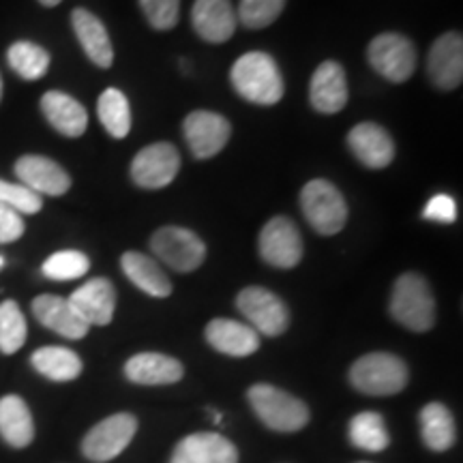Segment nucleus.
Instances as JSON below:
<instances>
[{
    "label": "nucleus",
    "mask_w": 463,
    "mask_h": 463,
    "mask_svg": "<svg viewBox=\"0 0 463 463\" xmlns=\"http://www.w3.org/2000/svg\"><path fill=\"white\" fill-rule=\"evenodd\" d=\"M230 80L242 99L256 106H275L281 101L283 75L275 58L266 52H247L230 69Z\"/></svg>",
    "instance_id": "1"
},
{
    "label": "nucleus",
    "mask_w": 463,
    "mask_h": 463,
    "mask_svg": "<svg viewBox=\"0 0 463 463\" xmlns=\"http://www.w3.org/2000/svg\"><path fill=\"white\" fill-rule=\"evenodd\" d=\"M391 316L414 333L431 331L436 324V298L425 277L403 273L391 294Z\"/></svg>",
    "instance_id": "2"
},
{
    "label": "nucleus",
    "mask_w": 463,
    "mask_h": 463,
    "mask_svg": "<svg viewBox=\"0 0 463 463\" xmlns=\"http://www.w3.org/2000/svg\"><path fill=\"white\" fill-rule=\"evenodd\" d=\"M253 412L269 430L281 433L300 431L309 422V408L289 392L270 384H253L247 391Z\"/></svg>",
    "instance_id": "3"
},
{
    "label": "nucleus",
    "mask_w": 463,
    "mask_h": 463,
    "mask_svg": "<svg viewBox=\"0 0 463 463\" xmlns=\"http://www.w3.org/2000/svg\"><path fill=\"white\" fill-rule=\"evenodd\" d=\"M350 382L363 395L391 397L408 384V367L402 358L389 352H372L352 364Z\"/></svg>",
    "instance_id": "4"
},
{
    "label": "nucleus",
    "mask_w": 463,
    "mask_h": 463,
    "mask_svg": "<svg viewBox=\"0 0 463 463\" xmlns=\"http://www.w3.org/2000/svg\"><path fill=\"white\" fill-rule=\"evenodd\" d=\"M300 208L307 223L317 234L333 236L344 230L347 222V204L341 191L324 178H314L300 191Z\"/></svg>",
    "instance_id": "5"
},
{
    "label": "nucleus",
    "mask_w": 463,
    "mask_h": 463,
    "mask_svg": "<svg viewBox=\"0 0 463 463\" xmlns=\"http://www.w3.org/2000/svg\"><path fill=\"white\" fill-rule=\"evenodd\" d=\"M150 249L161 262L178 270V273H191L200 269L206 260V245L195 232L178 225H165L159 228L150 239Z\"/></svg>",
    "instance_id": "6"
},
{
    "label": "nucleus",
    "mask_w": 463,
    "mask_h": 463,
    "mask_svg": "<svg viewBox=\"0 0 463 463\" xmlns=\"http://www.w3.org/2000/svg\"><path fill=\"white\" fill-rule=\"evenodd\" d=\"M236 307L258 335L279 337L289 326V311L283 300L270 289L249 286L236 297Z\"/></svg>",
    "instance_id": "7"
},
{
    "label": "nucleus",
    "mask_w": 463,
    "mask_h": 463,
    "mask_svg": "<svg viewBox=\"0 0 463 463\" xmlns=\"http://www.w3.org/2000/svg\"><path fill=\"white\" fill-rule=\"evenodd\" d=\"M369 65L389 82H408L416 71V48L399 33H382L367 48Z\"/></svg>",
    "instance_id": "8"
},
{
    "label": "nucleus",
    "mask_w": 463,
    "mask_h": 463,
    "mask_svg": "<svg viewBox=\"0 0 463 463\" xmlns=\"http://www.w3.org/2000/svg\"><path fill=\"white\" fill-rule=\"evenodd\" d=\"M137 431V419L129 412H118L97 422L82 439V453L86 459L106 463L118 457L129 447Z\"/></svg>",
    "instance_id": "9"
},
{
    "label": "nucleus",
    "mask_w": 463,
    "mask_h": 463,
    "mask_svg": "<svg viewBox=\"0 0 463 463\" xmlns=\"http://www.w3.org/2000/svg\"><path fill=\"white\" fill-rule=\"evenodd\" d=\"M260 258L275 269H294L303 260V239L297 223L288 217H273L260 232Z\"/></svg>",
    "instance_id": "10"
},
{
    "label": "nucleus",
    "mask_w": 463,
    "mask_h": 463,
    "mask_svg": "<svg viewBox=\"0 0 463 463\" xmlns=\"http://www.w3.org/2000/svg\"><path fill=\"white\" fill-rule=\"evenodd\" d=\"M181 170V155L174 144L157 142L142 148L131 161V178L142 189H164Z\"/></svg>",
    "instance_id": "11"
},
{
    "label": "nucleus",
    "mask_w": 463,
    "mask_h": 463,
    "mask_svg": "<svg viewBox=\"0 0 463 463\" xmlns=\"http://www.w3.org/2000/svg\"><path fill=\"white\" fill-rule=\"evenodd\" d=\"M183 133L195 159H211L230 142L232 125L222 114L195 109L184 118Z\"/></svg>",
    "instance_id": "12"
},
{
    "label": "nucleus",
    "mask_w": 463,
    "mask_h": 463,
    "mask_svg": "<svg viewBox=\"0 0 463 463\" xmlns=\"http://www.w3.org/2000/svg\"><path fill=\"white\" fill-rule=\"evenodd\" d=\"M427 71L433 86L453 90L463 80V39L461 33H447L436 39L427 58Z\"/></svg>",
    "instance_id": "13"
},
{
    "label": "nucleus",
    "mask_w": 463,
    "mask_h": 463,
    "mask_svg": "<svg viewBox=\"0 0 463 463\" xmlns=\"http://www.w3.org/2000/svg\"><path fill=\"white\" fill-rule=\"evenodd\" d=\"M67 300L75 314L89 326H106L112 322L116 311V289L106 277H97V279L84 283Z\"/></svg>",
    "instance_id": "14"
},
{
    "label": "nucleus",
    "mask_w": 463,
    "mask_h": 463,
    "mask_svg": "<svg viewBox=\"0 0 463 463\" xmlns=\"http://www.w3.org/2000/svg\"><path fill=\"white\" fill-rule=\"evenodd\" d=\"M347 146L369 170H382L395 159V142H392L391 133L375 123H361L350 129Z\"/></svg>",
    "instance_id": "15"
},
{
    "label": "nucleus",
    "mask_w": 463,
    "mask_h": 463,
    "mask_svg": "<svg viewBox=\"0 0 463 463\" xmlns=\"http://www.w3.org/2000/svg\"><path fill=\"white\" fill-rule=\"evenodd\" d=\"M15 176L37 195H62L71 187V176L62 165L42 155H24L17 159Z\"/></svg>",
    "instance_id": "16"
},
{
    "label": "nucleus",
    "mask_w": 463,
    "mask_h": 463,
    "mask_svg": "<svg viewBox=\"0 0 463 463\" xmlns=\"http://www.w3.org/2000/svg\"><path fill=\"white\" fill-rule=\"evenodd\" d=\"M194 31L208 43H225L239 26L236 9L230 0H195L191 9Z\"/></svg>",
    "instance_id": "17"
},
{
    "label": "nucleus",
    "mask_w": 463,
    "mask_h": 463,
    "mask_svg": "<svg viewBox=\"0 0 463 463\" xmlns=\"http://www.w3.org/2000/svg\"><path fill=\"white\" fill-rule=\"evenodd\" d=\"M309 99L320 114H337L347 103L345 69L335 61L322 62L311 75Z\"/></svg>",
    "instance_id": "18"
},
{
    "label": "nucleus",
    "mask_w": 463,
    "mask_h": 463,
    "mask_svg": "<svg viewBox=\"0 0 463 463\" xmlns=\"http://www.w3.org/2000/svg\"><path fill=\"white\" fill-rule=\"evenodd\" d=\"M33 314L39 324L67 339H84L89 335V324L73 311L67 298L54 294H42L33 300Z\"/></svg>",
    "instance_id": "19"
},
{
    "label": "nucleus",
    "mask_w": 463,
    "mask_h": 463,
    "mask_svg": "<svg viewBox=\"0 0 463 463\" xmlns=\"http://www.w3.org/2000/svg\"><path fill=\"white\" fill-rule=\"evenodd\" d=\"M204 335L211 347L225 356H251L260 347V335L249 324L228 320V317H215L208 322Z\"/></svg>",
    "instance_id": "20"
},
{
    "label": "nucleus",
    "mask_w": 463,
    "mask_h": 463,
    "mask_svg": "<svg viewBox=\"0 0 463 463\" xmlns=\"http://www.w3.org/2000/svg\"><path fill=\"white\" fill-rule=\"evenodd\" d=\"M127 380L140 386H161L176 384L183 380L184 369L176 358L159 354V352H142L131 356L125 364Z\"/></svg>",
    "instance_id": "21"
},
{
    "label": "nucleus",
    "mask_w": 463,
    "mask_h": 463,
    "mask_svg": "<svg viewBox=\"0 0 463 463\" xmlns=\"http://www.w3.org/2000/svg\"><path fill=\"white\" fill-rule=\"evenodd\" d=\"M71 24L80 45L97 67L108 69L114 62V48L103 22L89 9H73Z\"/></svg>",
    "instance_id": "22"
},
{
    "label": "nucleus",
    "mask_w": 463,
    "mask_h": 463,
    "mask_svg": "<svg viewBox=\"0 0 463 463\" xmlns=\"http://www.w3.org/2000/svg\"><path fill=\"white\" fill-rule=\"evenodd\" d=\"M42 112L48 118V123L67 137L84 136L86 127H89L86 108L71 95H65L61 90L45 92L42 97Z\"/></svg>",
    "instance_id": "23"
},
{
    "label": "nucleus",
    "mask_w": 463,
    "mask_h": 463,
    "mask_svg": "<svg viewBox=\"0 0 463 463\" xmlns=\"http://www.w3.org/2000/svg\"><path fill=\"white\" fill-rule=\"evenodd\" d=\"M120 266L133 286H137L148 297L165 298L172 294V281L164 273V269L153 258L144 256L140 251H127L120 258Z\"/></svg>",
    "instance_id": "24"
},
{
    "label": "nucleus",
    "mask_w": 463,
    "mask_h": 463,
    "mask_svg": "<svg viewBox=\"0 0 463 463\" xmlns=\"http://www.w3.org/2000/svg\"><path fill=\"white\" fill-rule=\"evenodd\" d=\"M0 436L14 449H26L34 439V422L26 402L17 395L0 399Z\"/></svg>",
    "instance_id": "25"
},
{
    "label": "nucleus",
    "mask_w": 463,
    "mask_h": 463,
    "mask_svg": "<svg viewBox=\"0 0 463 463\" xmlns=\"http://www.w3.org/2000/svg\"><path fill=\"white\" fill-rule=\"evenodd\" d=\"M420 436L427 449L436 450V453H444L453 447L457 430L453 414L447 405L433 402L420 410Z\"/></svg>",
    "instance_id": "26"
},
{
    "label": "nucleus",
    "mask_w": 463,
    "mask_h": 463,
    "mask_svg": "<svg viewBox=\"0 0 463 463\" xmlns=\"http://www.w3.org/2000/svg\"><path fill=\"white\" fill-rule=\"evenodd\" d=\"M31 363L39 373L54 382H71L82 373V358L61 345L39 347L37 352H33Z\"/></svg>",
    "instance_id": "27"
},
{
    "label": "nucleus",
    "mask_w": 463,
    "mask_h": 463,
    "mask_svg": "<svg viewBox=\"0 0 463 463\" xmlns=\"http://www.w3.org/2000/svg\"><path fill=\"white\" fill-rule=\"evenodd\" d=\"M178 444L194 463H239V450L219 433H191Z\"/></svg>",
    "instance_id": "28"
},
{
    "label": "nucleus",
    "mask_w": 463,
    "mask_h": 463,
    "mask_svg": "<svg viewBox=\"0 0 463 463\" xmlns=\"http://www.w3.org/2000/svg\"><path fill=\"white\" fill-rule=\"evenodd\" d=\"M350 442L356 449L367 450V453H382L389 447L391 436L386 430V422L378 412H361L350 420V430H347Z\"/></svg>",
    "instance_id": "29"
},
{
    "label": "nucleus",
    "mask_w": 463,
    "mask_h": 463,
    "mask_svg": "<svg viewBox=\"0 0 463 463\" xmlns=\"http://www.w3.org/2000/svg\"><path fill=\"white\" fill-rule=\"evenodd\" d=\"M97 114H99L101 125L106 127L109 136L116 140H123L131 131V108L127 101L125 92L118 89H108L101 92L99 103H97Z\"/></svg>",
    "instance_id": "30"
},
{
    "label": "nucleus",
    "mask_w": 463,
    "mask_h": 463,
    "mask_svg": "<svg viewBox=\"0 0 463 463\" xmlns=\"http://www.w3.org/2000/svg\"><path fill=\"white\" fill-rule=\"evenodd\" d=\"M7 62L22 80H42L50 69V54L42 45L31 42H15L7 50Z\"/></svg>",
    "instance_id": "31"
},
{
    "label": "nucleus",
    "mask_w": 463,
    "mask_h": 463,
    "mask_svg": "<svg viewBox=\"0 0 463 463\" xmlns=\"http://www.w3.org/2000/svg\"><path fill=\"white\" fill-rule=\"evenodd\" d=\"M26 317L15 300L0 303V352L15 354L26 344Z\"/></svg>",
    "instance_id": "32"
},
{
    "label": "nucleus",
    "mask_w": 463,
    "mask_h": 463,
    "mask_svg": "<svg viewBox=\"0 0 463 463\" xmlns=\"http://www.w3.org/2000/svg\"><path fill=\"white\" fill-rule=\"evenodd\" d=\"M90 260L82 251L67 249V251H56L45 260L42 266V273L52 281H71L80 279L89 273Z\"/></svg>",
    "instance_id": "33"
},
{
    "label": "nucleus",
    "mask_w": 463,
    "mask_h": 463,
    "mask_svg": "<svg viewBox=\"0 0 463 463\" xmlns=\"http://www.w3.org/2000/svg\"><path fill=\"white\" fill-rule=\"evenodd\" d=\"M283 7H286V0H241L236 17H239V24L260 31L273 24L281 15Z\"/></svg>",
    "instance_id": "34"
},
{
    "label": "nucleus",
    "mask_w": 463,
    "mask_h": 463,
    "mask_svg": "<svg viewBox=\"0 0 463 463\" xmlns=\"http://www.w3.org/2000/svg\"><path fill=\"white\" fill-rule=\"evenodd\" d=\"M0 206H7L15 211L17 215H34L42 211L43 200L24 184L7 183L0 178Z\"/></svg>",
    "instance_id": "35"
},
{
    "label": "nucleus",
    "mask_w": 463,
    "mask_h": 463,
    "mask_svg": "<svg viewBox=\"0 0 463 463\" xmlns=\"http://www.w3.org/2000/svg\"><path fill=\"white\" fill-rule=\"evenodd\" d=\"M144 17L155 31H172L181 15V0H140Z\"/></svg>",
    "instance_id": "36"
},
{
    "label": "nucleus",
    "mask_w": 463,
    "mask_h": 463,
    "mask_svg": "<svg viewBox=\"0 0 463 463\" xmlns=\"http://www.w3.org/2000/svg\"><path fill=\"white\" fill-rule=\"evenodd\" d=\"M422 217L430 219V222H438V223H455L457 222V202L447 194L433 195V198L427 202L425 211H422Z\"/></svg>",
    "instance_id": "37"
},
{
    "label": "nucleus",
    "mask_w": 463,
    "mask_h": 463,
    "mask_svg": "<svg viewBox=\"0 0 463 463\" xmlns=\"http://www.w3.org/2000/svg\"><path fill=\"white\" fill-rule=\"evenodd\" d=\"M24 234V219L7 206H0V245H7L22 239Z\"/></svg>",
    "instance_id": "38"
},
{
    "label": "nucleus",
    "mask_w": 463,
    "mask_h": 463,
    "mask_svg": "<svg viewBox=\"0 0 463 463\" xmlns=\"http://www.w3.org/2000/svg\"><path fill=\"white\" fill-rule=\"evenodd\" d=\"M170 463H194V461L189 459L187 453H184L181 444H176V449H174V453H172V459H170Z\"/></svg>",
    "instance_id": "39"
},
{
    "label": "nucleus",
    "mask_w": 463,
    "mask_h": 463,
    "mask_svg": "<svg viewBox=\"0 0 463 463\" xmlns=\"http://www.w3.org/2000/svg\"><path fill=\"white\" fill-rule=\"evenodd\" d=\"M39 3H42L43 7H56V5H61L62 0H39Z\"/></svg>",
    "instance_id": "40"
},
{
    "label": "nucleus",
    "mask_w": 463,
    "mask_h": 463,
    "mask_svg": "<svg viewBox=\"0 0 463 463\" xmlns=\"http://www.w3.org/2000/svg\"><path fill=\"white\" fill-rule=\"evenodd\" d=\"M0 99H3V78H0Z\"/></svg>",
    "instance_id": "41"
},
{
    "label": "nucleus",
    "mask_w": 463,
    "mask_h": 463,
    "mask_svg": "<svg viewBox=\"0 0 463 463\" xmlns=\"http://www.w3.org/2000/svg\"><path fill=\"white\" fill-rule=\"evenodd\" d=\"M3 264H5V258H3V256H0V269H3Z\"/></svg>",
    "instance_id": "42"
}]
</instances>
